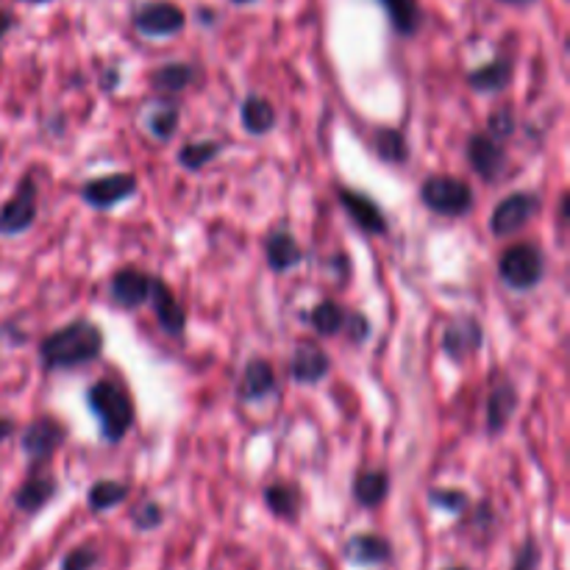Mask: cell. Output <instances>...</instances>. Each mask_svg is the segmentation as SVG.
I'll return each instance as SVG.
<instances>
[{"label": "cell", "mask_w": 570, "mask_h": 570, "mask_svg": "<svg viewBox=\"0 0 570 570\" xmlns=\"http://www.w3.org/2000/svg\"><path fill=\"white\" fill-rule=\"evenodd\" d=\"M131 523L139 532H154V529H159L165 523V510L156 501H142V504H137L131 510Z\"/></svg>", "instance_id": "d6a6232c"}, {"label": "cell", "mask_w": 570, "mask_h": 570, "mask_svg": "<svg viewBox=\"0 0 570 570\" xmlns=\"http://www.w3.org/2000/svg\"><path fill=\"white\" fill-rule=\"evenodd\" d=\"M543 209V200L532 189H515V193L507 195L504 200H499L490 215V232L499 239L515 237L518 232L529 226V223L538 217V212Z\"/></svg>", "instance_id": "5b68a950"}, {"label": "cell", "mask_w": 570, "mask_h": 570, "mask_svg": "<svg viewBox=\"0 0 570 570\" xmlns=\"http://www.w3.org/2000/svg\"><path fill=\"white\" fill-rule=\"evenodd\" d=\"M178 122H181V109H178V104L170 95L148 104V111H145V131L154 139L170 142L178 131Z\"/></svg>", "instance_id": "ffe728a7"}, {"label": "cell", "mask_w": 570, "mask_h": 570, "mask_svg": "<svg viewBox=\"0 0 570 570\" xmlns=\"http://www.w3.org/2000/svg\"><path fill=\"white\" fill-rule=\"evenodd\" d=\"M337 198L340 204H343V209L348 212L351 220L356 223V228H362L365 234H373V237H384V234L390 232L382 206H379L371 195L360 193V189L340 187Z\"/></svg>", "instance_id": "7c38bea8"}, {"label": "cell", "mask_w": 570, "mask_h": 570, "mask_svg": "<svg viewBox=\"0 0 570 570\" xmlns=\"http://www.w3.org/2000/svg\"><path fill=\"white\" fill-rule=\"evenodd\" d=\"M429 504H432L434 510L451 512V515H465V512L471 510V499H468V493H462V490H451V488L429 490Z\"/></svg>", "instance_id": "1f68e13d"}, {"label": "cell", "mask_w": 570, "mask_h": 570, "mask_svg": "<svg viewBox=\"0 0 570 570\" xmlns=\"http://www.w3.org/2000/svg\"><path fill=\"white\" fill-rule=\"evenodd\" d=\"M309 323H312V328H315V332L321 334V337H334V334L343 332L345 309L337 304V301L326 298V301H321V304H317L315 309H312Z\"/></svg>", "instance_id": "4dcf8cb0"}, {"label": "cell", "mask_w": 570, "mask_h": 570, "mask_svg": "<svg viewBox=\"0 0 570 570\" xmlns=\"http://www.w3.org/2000/svg\"><path fill=\"white\" fill-rule=\"evenodd\" d=\"M87 406L92 410L100 429V438H104L106 443H120V440L131 432L134 417H137L134 399L120 382H115V379H98L95 384H89Z\"/></svg>", "instance_id": "7a4b0ae2"}, {"label": "cell", "mask_w": 570, "mask_h": 570, "mask_svg": "<svg viewBox=\"0 0 570 570\" xmlns=\"http://www.w3.org/2000/svg\"><path fill=\"white\" fill-rule=\"evenodd\" d=\"M390 495V473L382 468H373V471H362L354 479V499L356 504L373 510V507L384 504Z\"/></svg>", "instance_id": "d4e9b609"}, {"label": "cell", "mask_w": 570, "mask_h": 570, "mask_svg": "<svg viewBox=\"0 0 570 570\" xmlns=\"http://www.w3.org/2000/svg\"><path fill=\"white\" fill-rule=\"evenodd\" d=\"M239 120H243L245 131L254 134V137L271 134L278 122L276 106L267 98H262V95H248V98L239 104Z\"/></svg>", "instance_id": "7402d4cb"}, {"label": "cell", "mask_w": 570, "mask_h": 570, "mask_svg": "<svg viewBox=\"0 0 570 570\" xmlns=\"http://www.w3.org/2000/svg\"><path fill=\"white\" fill-rule=\"evenodd\" d=\"M148 293L150 276L137 267H122L109 282V295L120 309H139L142 304H148Z\"/></svg>", "instance_id": "9a60e30c"}, {"label": "cell", "mask_w": 570, "mask_h": 570, "mask_svg": "<svg viewBox=\"0 0 570 570\" xmlns=\"http://www.w3.org/2000/svg\"><path fill=\"white\" fill-rule=\"evenodd\" d=\"M387 11L390 22L401 37H412L421 28V3L417 0H379Z\"/></svg>", "instance_id": "f1b7e54d"}, {"label": "cell", "mask_w": 570, "mask_h": 570, "mask_svg": "<svg viewBox=\"0 0 570 570\" xmlns=\"http://www.w3.org/2000/svg\"><path fill=\"white\" fill-rule=\"evenodd\" d=\"M120 83V70L117 67H109V70L104 72V78H100V89H106V92H111V89Z\"/></svg>", "instance_id": "74e56055"}, {"label": "cell", "mask_w": 570, "mask_h": 570, "mask_svg": "<svg viewBox=\"0 0 570 570\" xmlns=\"http://www.w3.org/2000/svg\"><path fill=\"white\" fill-rule=\"evenodd\" d=\"M515 128H518V120H515V111H512L510 106H501V109H495L493 115L488 117V134L490 137L501 139V142L510 139L512 134H515Z\"/></svg>", "instance_id": "e575fe53"}, {"label": "cell", "mask_w": 570, "mask_h": 570, "mask_svg": "<svg viewBox=\"0 0 570 570\" xmlns=\"http://www.w3.org/2000/svg\"><path fill=\"white\" fill-rule=\"evenodd\" d=\"M148 304L154 306V315L159 321V326L165 328L170 337H181L184 328H187V312L178 304L176 293L170 289V284L159 276H150V293Z\"/></svg>", "instance_id": "4fadbf2b"}, {"label": "cell", "mask_w": 570, "mask_h": 570, "mask_svg": "<svg viewBox=\"0 0 570 570\" xmlns=\"http://www.w3.org/2000/svg\"><path fill=\"white\" fill-rule=\"evenodd\" d=\"M345 562L356 568H371V566H384V562L393 560V546L387 538L371 532L351 534L348 543L343 549Z\"/></svg>", "instance_id": "e0dca14e"}, {"label": "cell", "mask_w": 570, "mask_h": 570, "mask_svg": "<svg viewBox=\"0 0 570 570\" xmlns=\"http://www.w3.org/2000/svg\"><path fill=\"white\" fill-rule=\"evenodd\" d=\"M518 406H521V395H518V387L504 379L493 387V393L488 395V406H484V429H488L490 438H499L510 421L515 417Z\"/></svg>", "instance_id": "5bb4252c"}, {"label": "cell", "mask_w": 570, "mask_h": 570, "mask_svg": "<svg viewBox=\"0 0 570 570\" xmlns=\"http://www.w3.org/2000/svg\"><path fill=\"white\" fill-rule=\"evenodd\" d=\"M11 28H14V17H11L9 11H3V9H0V39H3L6 33L11 31Z\"/></svg>", "instance_id": "ab89813d"}, {"label": "cell", "mask_w": 570, "mask_h": 570, "mask_svg": "<svg viewBox=\"0 0 570 570\" xmlns=\"http://www.w3.org/2000/svg\"><path fill=\"white\" fill-rule=\"evenodd\" d=\"M445 570H471V568H462V566H454V568H445Z\"/></svg>", "instance_id": "ee69618b"}, {"label": "cell", "mask_w": 570, "mask_h": 570, "mask_svg": "<svg viewBox=\"0 0 570 570\" xmlns=\"http://www.w3.org/2000/svg\"><path fill=\"white\" fill-rule=\"evenodd\" d=\"M67 440V426L61 421H56L53 415H39L37 421H31L22 432V451L31 462H48L56 451L65 445Z\"/></svg>", "instance_id": "30bf717a"}, {"label": "cell", "mask_w": 570, "mask_h": 570, "mask_svg": "<svg viewBox=\"0 0 570 570\" xmlns=\"http://www.w3.org/2000/svg\"><path fill=\"white\" fill-rule=\"evenodd\" d=\"M465 154H468V165L473 167V173H476V176L488 184L499 181V178L504 176L507 165H510L504 142L495 137H490L488 131L471 134V137H468Z\"/></svg>", "instance_id": "9c48e42d"}, {"label": "cell", "mask_w": 570, "mask_h": 570, "mask_svg": "<svg viewBox=\"0 0 570 570\" xmlns=\"http://www.w3.org/2000/svg\"><path fill=\"white\" fill-rule=\"evenodd\" d=\"M373 148H376L379 159L390 161V165H404L410 159V142H406V134L401 128H376V134H373Z\"/></svg>", "instance_id": "4316f807"}, {"label": "cell", "mask_w": 570, "mask_h": 570, "mask_svg": "<svg viewBox=\"0 0 570 570\" xmlns=\"http://www.w3.org/2000/svg\"><path fill=\"white\" fill-rule=\"evenodd\" d=\"M22 3H50V0H22Z\"/></svg>", "instance_id": "7bdbcfd3"}, {"label": "cell", "mask_w": 570, "mask_h": 570, "mask_svg": "<svg viewBox=\"0 0 570 570\" xmlns=\"http://www.w3.org/2000/svg\"><path fill=\"white\" fill-rule=\"evenodd\" d=\"M278 390L276 371L267 360L256 356L248 365L243 367V376L237 382V399L243 404H256V401H265L267 395H273Z\"/></svg>", "instance_id": "2e32d148"}, {"label": "cell", "mask_w": 570, "mask_h": 570, "mask_svg": "<svg viewBox=\"0 0 570 570\" xmlns=\"http://www.w3.org/2000/svg\"><path fill=\"white\" fill-rule=\"evenodd\" d=\"M484 343V328L482 323L473 315H462L456 321L449 323V328L443 332V354L449 356L451 362H468Z\"/></svg>", "instance_id": "8fae6325"}, {"label": "cell", "mask_w": 570, "mask_h": 570, "mask_svg": "<svg viewBox=\"0 0 570 570\" xmlns=\"http://www.w3.org/2000/svg\"><path fill=\"white\" fill-rule=\"evenodd\" d=\"M512 81V61L507 59V56H495L493 61H488V65L476 67V70L468 72V83H471V89H476V92H501V89L510 87Z\"/></svg>", "instance_id": "603a6c76"}, {"label": "cell", "mask_w": 570, "mask_h": 570, "mask_svg": "<svg viewBox=\"0 0 570 570\" xmlns=\"http://www.w3.org/2000/svg\"><path fill=\"white\" fill-rule=\"evenodd\" d=\"M134 28L142 37L159 39V37H176L187 28V11L181 6L170 3V0H154V3H142L131 17Z\"/></svg>", "instance_id": "52a82bcc"}, {"label": "cell", "mask_w": 570, "mask_h": 570, "mask_svg": "<svg viewBox=\"0 0 570 570\" xmlns=\"http://www.w3.org/2000/svg\"><path fill=\"white\" fill-rule=\"evenodd\" d=\"M228 3H234V6H248V3H256V0H228Z\"/></svg>", "instance_id": "b9f144b4"}, {"label": "cell", "mask_w": 570, "mask_h": 570, "mask_svg": "<svg viewBox=\"0 0 570 570\" xmlns=\"http://www.w3.org/2000/svg\"><path fill=\"white\" fill-rule=\"evenodd\" d=\"M540 562H543V551H540L538 540L529 538L527 543L518 549L515 566H512V570H540Z\"/></svg>", "instance_id": "8d00e7d4"}, {"label": "cell", "mask_w": 570, "mask_h": 570, "mask_svg": "<svg viewBox=\"0 0 570 570\" xmlns=\"http://www.w3.org/2000/svg\"><path fill=\"white\" fill-rule=\"evenodd\" d=\"M220 150H223L220 142H215V139L187 142V145H181V150H178V165L189 173H198V170H204L209 161H215L217 156H220Z\"/></svg>", "instance_id": "f546056e"}, {"label": "cell", "mask_w": 570, "mask_h": 570, "mask_svg": "<svg viewBox=\"0 0 570 570\" xmlns=\"http://www.w3.org/2000/svg\"><path fill=\"white\" fill-rule=\"evenodd\" d=\"M421 200L440 217H465L473 209V189L465 178L429 176L421 184Z\"/></svg>", "instance_id": "277c9868"}, {"label": "cell", "mask_w": 570, "mask_h": 570, "mask_svg": "<svg viewBox=\"0 0 570 570\" xmlns=\"http://www.w3.org/2000/svg\"><path fill=\"white\" fill-rule=\"evenodd\" d=\"M195 65L189 61H167L150 72V87L161 95H178L195 81Z\"/></svg>", "instance_id": "cb8c5ba5"}, {"label": "cell", "mask_w": 570, "mask_h": 570, "mask_svg": "<svg viewBox=\"0 0 570 570\" xmlns=\"http://www.w3.org/2000/svg\"><path fill=\"white\" fill-rule=\"evenodd\" d=\"M139 189V181L134 173L120 170V173H109V176H98V178H89L78 195L87 206L92 209H111V206L122 204V200L134 198Z\"/></svg>", "instance_id": "ba28073f"}, {"label": "cell", "mask_w": 570, "mask_h": 570, "mask_svg": "<svg viewBox=\"0 0 570 570\" xmlns=\"http://www.w3.org/2000/svg\"><path fill=\"white\" fill-rule=\"evenodd\" d=\"M11 434H14V421H11V417L0 415V445H3L6 440L11 438Z\"/></svg>", "instance_id": "f35d334b"}, {"label": "cell", "mask_w": 570, "mask_h": 570, "mask_svg": "<svg viewBox=\"0 0 570 570\" xmlns=\"http://www.w3.org/2000/svg\"><path fill=\"white\" fill-rule=\"evenodd\" d=\"M501 3H510V6H529V3H534V0H501Z\"/></svg>", "instance_id": "60d3db41"}, {"label": "cell", "mask_w": 570, "mask_h": 570, "mask_svg": "<svg viewBox=\"0 0 570 570\" xmlns=\"http://www.w3.org/2000/svg\"><path fill=\"white\" fill-rule=\"evenodd\" d=\"M265 504L282 521H295L301 515V490L293 482H273L265 490Z\"/></svg>", "instance_id": "484cf974"}, {"label": "cell", "mask_w": 570, "mask_h": 570, "mask_svg": "<svg viewBox=\"0 0 570 570\" xmlns=\"http://www.w3.org/2000/svg\"><path fill=\"white\" fill-rule=\"evenodd\" d=\"M265 259L273 273H287L304 262V248L289 232H273L265 239Z\"/></svg>", "instance_id": "44dd1931"}, {"label": "cell", "mask_w": 570, "mask_h": 570, "mask_svg": "<svg viewBox=\"0 0 570 570\" xmlns=\"http://www.w3.org/2000/svg\"><path fill=\"white\" fill-rule=\"evenodd\" d=\"M131 488L126 482H117V479H100L89 488L87 495V504L92 512H109L115 507H120L122 501L128 499Z\"/></svg>", "instance_id": "83f0119b"}, {"label": "cell", "mask_w": 570, "mask_h": 570, "mask_svg": "<svg viewBox=\"0 0 570 570\" xmlns=\"http://www.w3.org/2000/svg\"><path fill=\"white\" fill-rule=\"evenodd\" d=\"M98 562H100L98 546L87 543V546H78V549L67 551L65 560H61V570H92V568H98Z\"/></svg>", "instance_id": "836d02e7"}, {"label": "cell", "mask_w": 570, "mask_h": 570, "mask_svg": "<svg viewBox=\"0 0 570 570\" xmlns=\"http://www.w3.org/2000/svg\"><path fill=\"white\" fill-rule=\"evenodd\" d=\"M104 343L106 337L98 323L81 317V321L65 323L61 328L50 332L39 343V360H42L45 371H72V367L98 360Z\"/></svg>", "instance_id": "6da1fadb"}, {"label": "cell", "mask_w": 570, "mask_h": 570, "mask_svg": "<svg viewBox=\"0 0 570 570\" xmlns=\"http://www.w3.org/2000/svg\"><path fill=\"white\" fill-rule=\"evenodd\" d=\"M499 278L515 293H529L546 278V256L538 245L518 243L499 259Z\"/></svg>", "instance_id": "3957f363"}, {"label": "cell", "mask_w": 570, "mask_h": 570, "mask_svg": "<svg viewBox=\"0 0 570 570\" xmlns=\"http://www.w3.org/2000/svg\"><path fill=\"white\" fill-rule=\"evenodd\" d=\"M39 212V189L33 176H22L11 198L0 206V237H17L31 232Z\"/></svg>", "instance_id": "8992f818"}, {"label": "cell", "mask_w": 570, "mask_h": 570, "mask_svg": "<svg viewBox=\"0 0 570 570\" xmlns=\"http://www.w3.org/2000/svg\"><path fill=\"white\" fill-rule=\"evenodd\" d=\"M332 371V360L326 351L315 343H304L295 348L289 360V379L298 384H321Z\"/></svg>", "instance_id": "ac0fdd59"}, {"label": "cell", "mask_w": 570, "mask_h": 570, "mask_svg": "<svg viewBox=\"0 0 570 570\" xmlns=\"http://www.w3.org/2000/svg\"><path fill=\"white\" fill-rule=\"evenodd\" d=\"M343 332L348 334V340L354 345H365L371 340V321H367L362 312L351 309L345 312V323H343Z\"/></svg>", "instance_id": "d590c367"}, {"label": "cell", "mask_w": 570, "mask_h": 570, "mask_svg": "<svg viewBox=\"0 0 570 570\" xmlns=\"http://www.w3.org/2000/svg\"><path fill=\"white\" fill-rule=\"evenodd\" d=\"M56 490H59V484H56V479L50 473H33L14 493V507L20 512H26V515H37V512H42L56 499Z\"/></svg>", "instance_id": "d6986e66"}]
</instances>
